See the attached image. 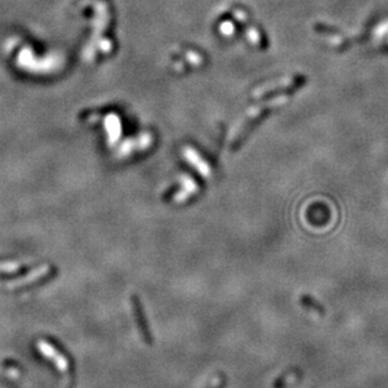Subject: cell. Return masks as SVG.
Masks as SVG:
<instances>
[{"mask_svg": "<svg viewBox=\"0 0 388 388\" xmlns=\"http://www.w3.org/2000/svg\"><path fill=\"white\" fill-rule=\"evenodd\" d=\"M288 102V96H280V97L273 98V100L267 101V102H262L260 105H256V106L251 107V109L247 111L246 115H243L238 122L233 126V129L231 130L228 135V139H227V142H228V146L231 149L236 148V146L240 144L241 140L245 137V135L247 134V131L258 121L264 117L266 114H269V111L271 110H275L277 107L282 106Z\"/></svg>", "mask_w": 388, "mask_h": 388, "instance_id": "obj_1", "label": "cell"}, {"mask_svg": "<svg viewBox=\"0 0 388 388\" xmlns=\"http://www.w3.org/2000/svg\"><path fill=\"white\" fill-rule=\"evenodd\" d=\"M306 81H308V78L304 74H295L293 77L282 78L280 81H273V82L266 83L264 86L256 89L252 96L255 98H261L265 97V96L273 95V93H280V92L293 93V92L301 89L302 86H305Z\"/></svg>", "mask_w": 388, "mask_h": 388, "instance_id": "obj_2", "label": "cell"}, {"mask_svg": "<svg viewBox=\"0 0 388 388\" xmlns=\"http://www.w3.org/2000/svg\"><path fill=\"white\" fill-rule=\"evenodd\" d=\"M131 300V306H133L134 310V315H135V319H137V329H139L140 335H141L142 341L145 342L148 345H151L153 344V338H151L150 330H149L148 326V321H146V318L144 315V311H142V306L140 304V300L137 295H133L130 297Z\"/></svg>", "mask_w": 388, "mask_h": 388, "instance_id": "obj_3", "label": "cell"}, {"mask_svg": "<svg viewBox=\"0 0 388 388\" xmlns=\"http://www.w3.org/2000/svg\"><path fill=\"white\" fill-rule=\"evenodd\" d=\"M185 157H187V159L189 160L190 164H192L193 166H196L197 169L199 170V173H201L202 175H205V177L209 175V168H208V165L205 164V161L203 163V160H202L201 157L197 154L196 150L188 148L187 150H185Z\"/></svg>", "mask_w": 388, "mask_h": 388, "instance_id": "obj_4", "label": "cell"}, {"mask_svg": "<svg viewBox=\"0 0 388 388\" xmlns=\"http://www.w3.org/2000/svg\"><path fill=\"white\" fill-rule=\"evenodd\" d=\"M369 38V32H365L362 33V34H359V36H356V37H352V38H348V39H344L343 42H342L341 45L338 46V50H345L348 49V48L353 47L354 45H358V43H363V42H365L367 39Z\"/></svg>", "mask_w": 388, "mask_h": 388, "instance_id": "obj_5", "label": "cell"}, {"mask_svg": "<svg viewBox=\"0 0 388 388\" xmlns=\"http://www.w3.org/2000/svg\"><path fill=\"white\" fill-rule=\"evenodd\" d=\"M300 301H301L302 305L306 306V308H309V309H311V310L317 311V313H319L320 315H324V313H325L319 302L315 301V300L313 299L311 297H309V295H302L301 299H300Z\"/></svg>", "mask_w": 388, "mask_h": 388, "instance_id": "obj_6", "label": "cell"}, {"mask_svg": "<svg viewBox=\"0 0 388 388\" xmlns=\"http://www.w3.org/2000/svg\"><path fill=\"white\" fill-rule=\"evenodd\" d=\"M315 29L319 33H323L326 36H341L342 32L335 27H329V25H324V24H317Z\"/></svg>", "mask_w": 388, "mask_h": 388, "instance_id": "obj_7", "label": "cell"}]
</instances>
